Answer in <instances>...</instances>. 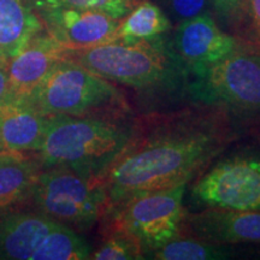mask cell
<instances>
[{
	"label": "cell",
	"instance_id": "6da1fadb",
	"mask_svg": "<svg viewBox=\"0 0 260 260\" xmlns=\"http://www.w3.org/2000/svg\"><path fill=\"white\" fill-rule=\"evenodd\" d=\"M229 113L197 104L138 117L124 151L104 177L106 209L134 195L184 186L233 141Z\"/></svg>",
	"mask_w": 260,
	"mask_h": 260
},
{
	"label": "cell",
	"instance_id": "7a4b0ae2",
	"mask_svg": "<svg viewBox=\"0 0 260 260\" xmlns=\"http://www.w3.org/2000/svg\"><path fill=\"white\" fill-rule=\"evenodd\" d=\"M64 57L141 95L177 98L188 93L189 71L160 37L67 48Z\"/></svg>",
	"mask_w": 260,
	"mask_h": 260
},
{
	"label": "cell",
	"instance_id": "3957f363",
	"mask_svg": "<svg viewBox=\"0 0 260 260\" xmlns=\"http://www.w3.org/2000/svg\"><path fill=\"white\" fill-rule=\"evenodd\" d=\"M138 117L48 116L40 147L35 152L41 169H69L84 177H104L132 139Z\"/></svg>",
	"mask_w": 260,
	"mask_h": 260
},
{
	"label": "cell",
	"instance_id": "277c9868",
	"mask_svg": "<svg viewBox=\"0 0 260 260\" xmlns=\"http://www.w3.org/2000/svg\"><path fill=\"white\" fill-rule=\"evenodd\" d=\"M45 116H122L132 107L117 84L63 58L28 94Z\"/></svg>",
	"mask_w": 260,
	"mask_h": 260
},
{
	"label": "cell",
	"instance_id": "5b68a950",
	"mask_svg": "<svg viewBox=\"0 0 260 260\" xmlns=\"http://www.w3.org/2000/svg\"><path fill=\"white\" fill-rule=\"evenodd\" d=\"M92 252L79 232L37 210L0 214V260H83Z\"/></svg>",
	"mask_w": 260,
	"mask_h": 260
},
{
	"label": "cell",
	"instance_id": "8992f818",
	"mask_svg": "<svg viewBox=\"0 0 260 260\" xmlns=\"http://www.w3.org/2000/svg\"><path fill=\"white\" fill-rule=\"evenodd\" d=\"M30 200L39 212L76 232L95 225L106 210L103 181L63 168L40 169Z\"/></svg>",
	"mask_w": 260,
	"mask_h": 260
},
{
	"label": "cell",
	"instance_id": "52a82bcc",
	"mask_svg": "<svg viewBox=\"0 0 260 260\" xmlns=\"http://www.w3.org/2000/svg\"><path fill=\"white\" fill-rule=\"evenodd\" d=\"M187 184L171 189L134 195L107 207L103 218L105 229H119L141 243L145 258L148 252L182 235L186 218L183 198Z\"/></svg>",
	"mask_w": 260,
	"mask_h": 260
},
{
	"label": "cell",
	"instance_id": "ba28073f",
	"mask_svg": "<svg viewBox=\"0 0 260 260\" xmlns=\"http://www.w3.org/2000/svg\"><path fill=\"white\" fill-rule=\"evenodd\" d=\"M188 94L226 112L259 115L260 53L239 47L210 67L190 71Z\"/></svg>",
	"mask_w": 260,
	"mask_h": 260
},
{
	"label": "cell",
	"instance_id": "9c48e42d",
	"mask_svg": "<svg viewBox=\"0 0 260 260\" xmlns=\"http://www.w3.org/2000/svg\"><path fill=\"white\" fill-rule=\"evenodd\" d=\"M193 198L207 207L260 211V158L234 157L198 178Z\"/></svg>",
	"mask_w": 260,
	"mask_h": 260
},
{
	"label": "cell",
	"instance_id": "30bf717a",
	"mask_svg": "<svg viewBox=\"0 0 260 260\" xmlns=\"http://www.w3.org/2000/svg\"><path fill=\"white\" fill-rule=\"evenodd\" d=\"M45 30L67 48H87L117 40L119 21L93 10L48 8L35 10Z\"/></svg>",
	"mask_w": 260,
	"mask_h": 260
},
{
	"label": "cell",
	"instance_id": "8fae6325",
	"mask_svg": "<svg viewBox=\"0 0 260 260\" xmlns=\"http://www.w3.org/2000/svg\"><path fill=\"white\" fill-rule=\"evenodd\" d=\"M169 45L189 73L222 60L240 47L236 39L224 32L207 14L178 23Z\"/></svg>",
	"mask_w": 260,
	"mask_h": 260
},
{
	"label": "cell",
	"instance_id": "7c38bea8",
	"mask_svg": "<svg viewBox=\"0 0 260 260\" xmlns=\"http://www.w3.org/2000/svg\"><path fill=\"white\" fill-rule=\"evenodd\" d=\"M182 235L218 243H260V211H236L207 207L187 213Z\"/></svg>",
	"mask_w": 260,
	"mask_h": 260
},
{
	"label": "cell",
	"instance_id": "4fadbf2b",
	"mask_svg": "<svg viewBox=\"0 0 260 260\" xmlns=\"http://www.w3.org/2000/svg\"><path fill=\"white\" fill-rule=\"evenodd\" d=\"M48 116L42 115L28 94L9 92L0 102V148L6 152L38 151Z\"/></svg>",
	"mask_w": 260,
	"mask_h": 260
},
{
	"label": "cell",
	"instance_id": "5bb4252c",
	"mask_svg": "<svg viewBox=\"0 0 260 260\" xmlns=\"http://www.w3.org/2000/svg\"><path fill=\"white\" fill-rule=\"evenodd\" d=\"M67 47L42 30L8 60L10 92L29 94L65 56Z\"/></svg>",
	"mask_w": 260,
	"mask_h": 260
},
{
	"label": "cell",
	"instance_id": "9a60e30c",
	"mask_svg": "<svg viewBox=\"0 0 260 260\" xmlns=\"http://www.w3.org/2000/svg\"><path fill=\"white\" fill-rule=\"evenodd\" d=\"M40 169L35 157L0 152V214L18 210L30 200Z\"/></svg>",
	"mask_w": 260,
	"mask_h": 260
},
{
	"label": "cell",
	"instance_id": "2e32d148",
	"mask_svg": "<svg viewBox=\"0 0 260 260\" xmlns=\"http://www.w3.org/2000/svg\"><path fill=\"white\" fill-rule=\"evenodd\" d=\"M44 29L28 0H0V59L14 58Z\"/></svg>",
	"mask_w": 260,
	"mask_h": 260
},
{
	"label": "cell",
	"instance_id": "e0dca14e",
	"mask_svg": "<svg viewBox=\"0 0 260 260\" xmlns=\"http://www.w3.org/2000/svg\"><path fill=\"white\" fill-rule=\"evenodd\" d=\"M171 22L158 5L142 2L119 21L117 40H148L170 30Z\"/></svg>",
	"mask_w": 260,
	"mask_h": 260
},
{
	"label": "cell",
	"instance_id": "ac0fdd59",
	"mask_svg": "<svg viewBox=\"0 0 260 260\" xmlns=\"http://www.w3.org/2000/svg\"><path fill=\"white\" fill-rule=\"evenodd\" d=\"M230 254L232 253L225 245L181 235L170 240L160 248L148 252L146 258L157 260H219L229 258Z\"/></svg>",
	"mask_w": 260,
	"mask_h": 260
},
{
	"label": "cell",
	"instance_id": "d6986e66",
	"mask_svg": "<svg viewBox=\"0 0 260 260\" xmlns=\"http://www.w3.org/2000/svg\"><path fill=\"white\" fill-rule=\"evenodd\" d=\"M94 260H138L145 259L141 243L130 234L119 229L106 230L104 242L92 252Z\"/></svg>",
	"mask_w": 260,
	"mask_h": 260
},
{
	"label": "cell",
	"instance_id": "ffe728a7",
	"mask_svg": "<svg viewBox=\"0 0 260 260\" xmlns=\"http://www.w3.org/2000/svg\"><path fill=\"white\" fill-rule=\"evenodd\" d=\"M34 10L70 8L93 10L122 19L132 10L133 0H28Z\"/></svg>",
	"mask_w": 260,
	"mask_h": 260
},
{
	"label": "cell",
	"instance_id": "44dd1931",
	"mask_svg": "<svg viewBox=\"0 0 260 260\" xmlns=\"http://www.w3.org/2000/svg\"><path fill=\"white\" fill-rule=\"evenodd\" d=\"M207 4L209 0H167L169 12L180 23L203 15Z\"/></svg>",
	"mask_w": 260,
	"mask_h": 260
},
{
	"label": "cell",
	"instance_id": "7402d4cb",
	"mask_svg": "<svg viewBox=\"0 0 260 260\" xmlns=\"http://www.w3.org/2000/svg\"><path fill=\"white\" fill-rule=\"evenodd\" d=\"M251 29L256 40L260 42V0H243Z\"/></svg>",
	"mask_w": 260,
	"mask_h": 260
},
{
	"label": "cell",
	"instance_id": "603a6c76",
	"mask_svg": "<svg viewBox=\"0 0 260 260\" xmlns=\"http://www.w3.org/2000/svg\"><path fill=\"white\" fill-rule=\"evenodd\" d=\"M211 3L223 18H230L237 15L243 5V0H211Z\"/></svg>",
	"mask_w": 260,
	"mask_h": 260
},
{
	"label": "cell",
	"instance_id": "cb8c5ba5",
	"mask_svg": "<svg viewBox=\"0 0 260 260\" xmlns=\"http://www.w3.org/2000/svg\"><path fill=\"white\" fill-rule=\"evenodd\" d=\"M10 92L8 76V60L0 59V102Z\"/></svg>",
	"mask_w": 260,
	"mask_h": 260
},
{
	"label": "cell",
	"instance_id": "d4e9b609",
	"mask_svg": "<svg viewBox=\"0 0 260 260\" xmlns=\"http://www.w3.org/2000/svg\"><path fill=\"white\" fill-rule=\"evenodd\" d=\"M0 152H3V149H2V148H0Z\"/></svg>",
	"mask_w": 260,
	"mask_h": 260
}]
</instances>
